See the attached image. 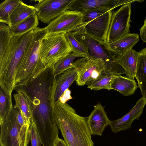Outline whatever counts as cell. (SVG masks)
<instances>
[{
    "mask_svg": "<svg viewBox=\"0 0 146 146\" xmlns=\"http://www.w3.org/2000/svg\"><path fill=\"white\" fill-rule=\"evenodd\" d=\"M46 34L44 28L37 27L34 29L31 40L17 70L14 90L34 79L45 67L40 58L39 50L41 40Z\"/></svg>",
    "mask_w": 146,
    "mask_h": 146,
    "instance_id": "obj_3",
    "label": "cell"
},
{
    "mask_svg": "<svg viewBox=\"0 0 146 146\" xmlns=\"http://www.w3.org/2000/svg\"><path fill=\"white\" fill-rule=\"evenodd\" d=\"M65 35L70 44L72 52L80 54L84 58L89 57L87 47L85 44L78 41L72 32L66 33Z\"/></svg>",
    "mask_w": 146,
    "mask_h": 146,
    "instance_id": "obj_29",
    "label": "cell"
},
{
    "mask_svg": "<svg viewBox=\"0 0 146 146\" xmlns=\"http://www.w3.org/2000/svg\"><path fill=\"white\" fill-rule=\"evenodd\" d=\"M14 90L17 92L13 95L15 101L14 106L22 111L28 124L30 125L33 120V107L32 101L27 93L23 89L18 88Z\"/></svg>",
    "mask_w": 146,
    "mask_h": 146,
    "instance_id": "obj_19",
    "label": "cell"
},
{
    "mask_svg": "<svg viewBox=\"0 0 146 146\" xmlns=\"http://www.w3.org/2000/svg\"><path fill=\"white\" fill-rule=\"evenodd\" d=\"M113 14L112 10L95 9L82 13L83 31L103 44H108L107 37Z\"/></svg>",
    "mask_w": 146,
    "mask_h": 146,
    "instance_id": "obj_5",
    "label": "cell"
},
{
    "mask_svg": "<svg viewBox=\"0 0 146 146\" xmlns=\"http://www.w3.org/2000/svg\"><path fill=\"white\" fill-rule=\"evenodd\" d=\"M135 74L138 87L143 97L146 99V48L141 50Z\"/></svg>",
    "mask_w": 146,
    "mask_h": 146,
    "instance_id": "obj_20",
    "label": "cell"
},
{
    "mask_svg": "<svg viewBox=\"0 0 146 146\" xmlns=\"http://www.w3.org/2000/svg\"><path fill=\"white\" fill-rule=\"evenodd\" d=\"M38 19L36 13L33 14L21 21L9 26L12 36L23 35L37 27Z\"/></svg>",
    "mask_w": 146,
    "mask_h": 146,
    "instance_id": "obj_22",
    "label": "cell"
},
{
    "mask_svg": "<svg viewBox=\"0 0 146 146\" xmlns=\"http://www.w3.org/2000/svg\"><path fill=\"white\" fill-rule=\"evenodd\" d=\"M130 3L123 5L113 14L107 37L108 44L115 41L130 33Z\"/></svg>",
    "mask_w": 146,
    "mask_h": 146,
    "instance_id": "obj_10",
    "label": "cell"
},
{
    "mask_svg": "<svg viewBox=\"0 0 146 146\" xmlns=\"http://www.w3.org/2000/svg\"><path fill=\"white\" fill-rule=\"evenodd\" d=\"M110 120L108 117L104 108L100 103L94 107L87 117V123L91 135L101 136Z\"/></svg>",
    "mask_w": 146,
    "mask_h": 146,
    "instance_id": "obj_14",
    "label": "cell"
},
{
    "mask_svg": "<svg viewBox=\"0 0 146 146\" xmlns=\"http://www.w3.org/2000/svg\"><path fill=\"white\" fill-rule=\"evenodd\" d=\"M21 1L19 0H5L0 3V22L10 26V16Z\"/></svg>",
    "mask_w": 146,
    "mask_h": 146,
    "instance_id": "obj_27",
    "label": "cell"
},
{
    "mask_svg": "<svg viewBox=\"0 0 146 146\" xmlns=\"http://www.w3.org/2000/svg\"><path fill=\"white\" fill-rule=\"evenodd\" d=\"M54 64L46 65L34 79L25 85L17 88L24 90L32 101L33 120L42 144L45 146L53 145L58 137L59 128L53 113V94L56 78L54 74Z\"/></svg>",
    "mask_w": 146,
    "mask_h": 146,
    "instance_id": "obj_1",
    "label": "cell"
},
{
    "mask_svg": "<svg viewBox=\"0 0 146 146\" xmlns=\"http://www.w3.org/2000/svg\"><path fill=\"white\" fill-rule=\"evenodd\" d=\"M140 35L141 39L146 43V18L144 21V24L140 29Z\"/></svg>",
    "mask_w": 146,
    "mask_h": 146,
    "instance_id": "obj_31",
    "label": "cell"
},
{
    "mask_svg": "<svg viewBox=\"0 0 146 146\" xmlns=\"http://www.w3.org/2000/svg\"><path fill=\"white\" fill-rule=\"evenodd\" d=\"M34 29L11 38L7 57L0 65V88L7 93L12 94L14 90L17 70L31 40Z\"/></svg>",
    "mask_w": 146,
    "mask_h": 146,
    "instance_id": "obj_4",
    "label": "cell"
},
{
    "mask_svg": "<svg viewBox=\"0 0 146 146\" xmlns=\"http://www.w3.org/2000/svg\"><path fill=\"white\" fill-rule=\"evenodd\" d=\"M56 78L53 94V105L58 102L64 93L73 82L76 81L77 73L75 68L66 70Z\"/></svg>",
    "mask_w": 146,
    "mask_h": 146,
    "instance_id": "obj_16",
    "label": "cell"
},
{
    "mask_svg": "<svg viewBox=\"0 0 146 146\" xmlns=\"http://www.w3.org/2000/svg\"><path fill=\"white\" fill-rule=\"evenodd\" d=\"M13 106L12 94L7 93L0 88V124L7 117Z\"/></svg>",
    "mask_w": 146,
    "mask_h": 146,
    "instance_id": "obj_28",
    "label": "cell"
},
{
    "mask_svg": "<svg viewBox=\"0 0 146 146\" xmlns=\"http://www.w3.org/2000/svg\"><path fill=\"white\" fill-rule=\"evenodd\" d=\"M79 57L84 58L80 54L72 52L60 59L54 66V74L56 77L66 70L74 68V61Z\"/></svg>",
    "mask_w": 146,
    "mask_h": 146,
    "instance_id": "obj_25",
    "label": "cell"
},
{
    "mask_svg": "<svg viewBox=\"0 0 146 146\" xmlns=\"http://www.w3.org/2000/svg\"><path fill=\"white\" fill-rule=\"evenodd\" d=\"M54 146H67L64 140L58 137L56 140Z\"/></svg>",
    "mask_w": 146,
    "mask_h": 146,
    "instance_id": "obj_32",
    "label": "cell"
},
{
    "mask_svg": "<svg viewBox=\"0 0 146 146\" xmlns=\"http://www.w3.org/2000/svg\"><path fill=\"white\" fill-rule=\"evenodd\" d=\"M82 14L67 10L44 27L46 36L72 32L83 29Z\"/></svg>",
    "mask_w": 146,
    "mask_h": 146,
    "instance_id": "obj_9",
    "label": "cell"
},
{
    "mask_svg": "<svg viewBox=\"0 0 146 146\" xmlns=\"http://www.w3.org/2000/svg\"><path fill=\"white\" fill-rule=\"evenodd\" d=\"M0 125V145L20 146L19 138L20 125L17 119L16 109L14 106H12L7 117Z\"/></svg>",
    "mask_w": 146,
    "mask_h": 146,
    "instance_id": "obj_12",
    "label": "cell"
},
{
    "mask_svg": "<svg viewBox=\"0 0 146 146\" xmlns=\"http://www.w3.org/2000/svg\"><path fill=\"white\" fill-rule=\"evenodd\" d=\"M53 113L67 146H94L87 117L78 115L69 105L59 101L53 106Z\"/></svg>",
    "mask_w": 146,
    "mask_h": 146,
    "instance_id": "obj_2",
    "label": "cell"
},
{
    "mask_svg": "<svg viewBox=\"0 0 146 146\" xmlns=\"http://www.w3.org/2000/svg\"><path fill=\"white\" fill-rule=\"evenodd\" d=\"M139 40L138 34L130 33L115 41L108 44L107 47L110 51L122 55L132 48Z\"/></svg>",
    "mask_w": 146,
    "mask_h": 146,
    "instance_id": "obj_18",
    "label": "cell"
},
{
    "mask_svg": "<svg viewBox=\"0 0 146 146\" xmlns=\"http://www.w3.org/2000/svg\"><path fill=\"white\" fill-rule=\"evenodd\" d=\"M146 104V99L142 97L126 115L116 120H110L109 125L112 131L116 133L130 128L133 121L138 120L142 114Z\"/></svg>",
    "mask_w": 146,
    "mask_h": 146,
    "instance_id": "obj_13",
    "label": "cell"
},
{
    "mask_svg": "<svg viewBox=\"0 0 146 146\" xmlns=\"http://www.w3.org/2000/svg\"><path fill=\"white\" fill-rule=\"evenodd\" d=\"M73 0H38L34 6L41 22L48 24L68 10Z\"/></svg>",
    "mask_w": 146,
    "mask_h": 146,
    "instance_id": "obj_11",
    "label": "cell"
},
{
    "mask_svg": "<svg viewBox=\"0 0 146 146\" xmlns=\"http://www.w3.org/2000/svg\"><path fill=\"white\" fill-rule=\"evenodd\" d=\"M76 38L87 47L89 57L101 58L105 62L107 70L117 76L125 74L123 68L115 60L119 55L109 50L104 45L89 36L83 29L72 32Z\"/></svg>",
    "mask_w": 146,
    "mask_h": 146,
    "instance_id": "obj_6",
    "label": "cell"
},
{
    "mask_svg": "<svg viewBox=\"0 0 146 146\" xmlns=\"http://www.w3.org/2000/svg\"><path fill=\"white\" fill-rule=\"evenodd\" d=\"M118 0H73L68 10L83 13L88 11L103 9L112 10L118 7Z\"/></svg>",
    "mask_w": 146,
    "mask_h": 146,
    "instance_id": "obj_15",
    "label": "cell"
},
{
    "mask_svg": "<svg viewBox=\"0 0 146 146\" xmlns=\"http://www.w3.org/2000/svg\"><path fill=\"white\" fill-rule=\"evenodd\" d=\"M29 132L31 146H41L42 145L41 139L36 124L33 120L30 125Z\"/></svg>",
    "mask_w": 146,
    "mask_h": 146,
    "instance_id": "obj_30",
    "label": "cell"
},
{
    "mask_svg": "<svg viewBox=\"0 0 146 146\" xmlns=\"http://www.w3.org/2000/svg\"><path fill=\"white\" fill-rule=\"evenodd\" d=\"M72 52L64 33L45 36L42 39L39 50L40 58L46 66L55 63L60 59Z\"/></svg>",
    "mask_w": 146,
    "mask_h": 146,
    "instance_id": "obj_7",
    "label": "cell"
},
{
    "mask_svg": "<svg viewBox=\"0 0 146 146\" xmlns=\"http://www.w3.org/2000/svg\"><path fill=\"white\" fill-rule=\"evenodd\" d=\"M111 87V90L118 91L124 96H128L133 94L138 86L134 79L119 75L113 81Z\"/></svg>",
    "mask_w": 146,
    "mask_h": 146,
    "instance_id": "obj_21",
    "label": "cell"
},
{
    "mask_svg": "<svg viewBox=\"0 0 146 146\" xmlns=\"http://www.w3.org/2000/svg\"><path fill=\"white\" fill-rule=\"evenodd\" d=\"M74 64L77 73L76 81L79 86L89 85L104 72H108L105 62L101 58H82L76 60Z\"/></svg>",
    "mask_w": 146,
    "mask_h": 146,
    "instance_id": "obj_8",
    "label": "cell"
},
{
    "mask_svg": "<svg viewBox=\"0 0 146 146\" xmlns=\"http://www.w3.org/2000/svg\"><path fill=\"white\" fill-rule=\"evenodd\" d=\"M12 37L9 26L0 22V65L4 63L7 57Z\"/></svg>",
    "mask_w": 146,
    "mask_h": 146,
    "instance_id": "obj_23",
    "label": "cell"
},
{
    "mask_svg": "<svg viewBox=\"0 0 146 146\" xmlns=\"http://www.w3.org/2000/svg\"><path fill=\"white\" fill-rule=\"evenodd\" d=\"M138 57V52L132 48L125 53L117 56L115 60L123 68L127 77L134 79Z\"/></svg>",
    "mask_w": 146,
    "mask_h": 146,
    "instance_id": "obj_17",
    "label": "cell"
},
{
    "mask_svg": "<svg viewBox=\"0 0 146 146\" xmlns=\"http://www.w3.org/2000/svg\"><path fill=\"white\" fill-rule=\"evenodd\" d=\"M36 11L34 6L27 5L21 1L10 16V26L36 13Z\"/></svg>",
    "mask_w": 146,
    "mask_h": 146,
    "instance_id": "obj_24",
    "label": "cell"
},
{
    "mask_svg": "<svg viewBox=\"0 0 146 146\" xmlns=\"http://www.w3.org/2000/svg\"><path fill=\"white\" fill-rule=\"evenodd\" d=\"M118 76L110 72H104L88 85V88L96 91L102 89L110 90H111V86L113 81Z\"/></svg>",
    "mask_w": 146,
    "mask_h": 146,
    "instance_id": "obj_26",
    "label": "cell"
}]
</instances>
